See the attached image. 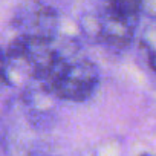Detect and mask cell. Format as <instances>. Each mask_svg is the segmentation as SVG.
<instances>
[{
    "mask_svg": "<svg viewBox=\"0 0 156 156\" xmlns=\"http://www.w3.org/2000/svg\"><path fill=\"white\" fill-rule=\"evenodd\" d=\"M20 37L34 40H54L58 29V14L48 5L35 0L22 3L12 19Z\"/></svg>",
    "mask_w": 156,
    "mask_h": 156,
    "instance_id": "1",
    "label": "cell"
},
{
    "mask_svg": "<svg viewBox=\"0 0 156 156\" xmlns=\"http://www.w3.org/2000/svg\"><path fill=\"white\" fill-rule=\"evenodd\" d=\"M142 0H101V14L121 19L133 26L138 25Z\"/></svg>",
    "mask_w": 156,
    "mask_h": 156,
    "instance_id": "2",
    "label": "cell"
},
{
    "mask_svg": "<svg viewBox=\"0 0 156 156\" xmlns=\"http://www.w3.org/2000/svg\"><path fill=\"white\" fill-rule=\"evenodd\" d=\"M8 60H6V55H5V52L0 49V73H6V76H8Z\"/></svg>",
    "mask_w": 156,
    "mask_h": 156,
    "instance_id": "3",
    "label": "cell"
},
{
    "mask_svg": "<svg viewBox=\"0 0 156 156\" xmlns=\"http://www.w3.org/2000/svg\"><path fill=\"white\" fill-rule=\"evenodd\" d=\"M8 83H9V80H8L6 73H0V90H2V87L5 84H8Z\"/></svg>",
    "mask_w": 156,
    "mask_h": 156,
    "instance_id": "4",
    "label": "cell"
},
{
    "mask_svg": "<svg viewBox=\"0 0 156 156\" xmlns=\"http://www.w3.org/2000/svg\"><path fill=\"white\" fill-rule=\"evenodd\" d=\"M144 156H148V154H144Z\"/></svg>",
    "mask_w": 156,
    "mask_h": 156,
    "instance_id": "5",
    "label": "cell"
}]
</instances>
